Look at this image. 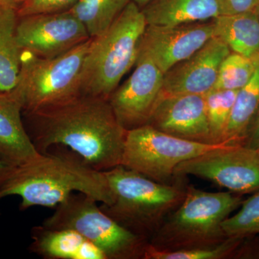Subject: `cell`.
I'll return each mask as SVG.
<instances>
[{
  "instance_id": "obj_19",
  "label": "cell",
  "mask_w": 259,
  "mask_h": 259,
  "mask_svg": "<svg viewBox=\"0 0 259 259\" xmlns=\"http://www.w3.org/2000/svg\"><path fill=\"white\" fill-rule=\"evenodd\" d=\"M17 10L0 9V95L11 93L21 67L22 50L16 37Z\"/></svg>"
},
{
  "instance_id": "obj_4",
  "label": "cell",
  "mask_w": 259,
  "mask_h": 259,
  "mask_svg": "<svg viewBox=\"0 0 259 259\" xmlns=\"http://www.w3.org/2000/svg\"><path fill=\"white\" fill-rule=\"evenodd\" d=\"M146 27L142 10L131 1L106 31L92 38L81 69V95L109 99L136 64Z\"/></svg>"
},
{
  "instance_id": "obj_24",
  "label": "cell",
  "mask_w": 259,
  "mask_h": 259,
  "mask_svg": "<svg viewBox=\"0 0 259 259\" xmlns=\"http://www.w3.org/2000/svg\"><path fill=\"white\" fill-rule=\"evenodd\" d=\"M238 237H228L217 245L175 250H162L149 243L145 250L146 259H221L231 254L238 245Z\"/></svg>"
},
{
  "instance_id": "obj_34",
  "label": "cell",
  "mask_w": 259,
  "mask_h": 259,
  "mask_svg": "<svg viewBox=\"0 0 259 259\" xmlns=\"http://www.w3.org/2000/svg\"><path fill=\"white\" fill-rule=\"evenodd\" d=\"M1 8H2V7H1V6H0V9H1Z\"/></svg>"
},
{
  "instance_id": "obj_22",
  "label": "cell",
  "mask_w": 259,
  "mask_h": 259,
  "mask_svg": "<svg viewBox=\"0 0 259 259\" xmlns=\"http://www.w3.org/2000/svg\"><path fill=\"white\" fill-rule=\"evenodd\" d=\"M238 91L212 89L204 95L213 144L226 143L224 141L225 134Z\"/></svg>"
},
{
  "instance_id": "obj_17",
  "label": "cell",
  "mask_w": 259,
  "mask_h": 259,
  "mask_svg": "<svg viewBox=\"0 0 259 259\" xmlns=\"http://www.w3.org/2000/svg\"><path fill=\"white\" fill-rule=\"evenodd\" d=\"M147 25H175L214 20L215 0H151L143 8Z\"/></svg>"
},
{
  "instance_id": "obj_35",
  "label": "cell",
  "mask_w": 259,
  "mask_h": 259,
  "mask_svg": "<svg viewBox=\"0 0 259 259\" xmlns=\"http://www.w3.org/2000/svg\"><path fill=\"white\" fill-rule=\"evenodd\" d=\"M24 1V0H23V2Z\"/></svg>"
},
{
  "instance_id": "obj_26",
  "label": "cell",
  "mask_w": 259,
  "mask_h": 259,
  "mask_svg": "<svg viewBox=\"0 0 259 259\" xmlns=\"http://www.w3.org/2000/svg\"><path fill=\"white\" fill-rule=\"evenodd\" d=\"M78 0H24L17 10L18 18L42 13H59L71 9Z\"/></svg>"
},
{
  "instance_id": "obj_14",
  "label": "cell",
  "mask_w": 259,
  "mask_h": 259,
  "mask_svg": "<svg viewBox=\"0 0 259 259\" xmlns=\"http://www.w3.org/2000/svg\"><path fill=\"white\" fill-rule=\"evenodd\" d=\"M219 37L214 36L190 57L163 76V95H205L212 90L221 63L231 53Z\"/></svg>"
},
{
  "instance_id": "obj_5",
  "label": "cell",
  "mask_w": 259,
  "mask_h": 259,
  "mask_svg": "<svg viewBox=\"0 0 259 259\" xmlns=\"http://www.w3.org/2000/svg\"><path fill=\"white\" fill-rule=\"evenodd\" d=\"M243 202L231 192L187 187L185 199L149 241L153 248L175 250L217 245L228 238L222 223Z\"/></svg>"
},
{
  "instance_id": "obj_11",
  "label": "cell",
  "mask_w": 259,
  "mask_h": 259,
  "mask_svg": "<svg viewBox=\"0 0 259 259\" xmlns=\"http://www.w3.org/2000/svg\"><path fill=\"white\" fill-rule=\"evenodd\" d=\"M136 69L109 97L114 113L126 130L147 125L163 88L164 74L146 56L138 54Z\"/></svg>"
},
{
  "instance_id": "obj_13",
  "label": "cell",
  "mask_w": 259,
  "mask_h": 259,
  "mask_svg": "<svg viewBox=\"0 0 259 259\" xmlns=\"http://www.w3.org/2000/svg\"><path fill=\"white\" fill-rule=\"evenodd\" d=\"M147 125L189 141L213 144L204 95L161 94Z\"/></svg>"
},
{
  "instance_id": "obj_16",
  "label": "cell",
  "mask_w": 259,
  "mask_h": 259,
  "mask_svg": "<svg viewBox=\"0 0 259 259\" xmlns=\"http://www.w3.org/2000/svg\"><path fill=\"white\" fill-rule=\"evenodd\" d=\"M30 251L45 259H107L98 247L71 229L42 226L31 230Z\"/></svg>"
},
{
  "instance_id": "obj_25",
  "label": "cell",
  "mask_w": 259,
  "mask_h": 259,
  "mask_svg": "<svg viewBox=\"0 0 259 259\" xmlns=\"http://www.w3.org/2000/svg\"><path fill=\"white\" fill-rule=\"evenodd\" d=\"M241 209L234 215L229 216L222 223L226 237L248 236L259 233V191L243 201Z\"/></svg>"
},
{
  "instance_id": "obj_23",
  "label": "cell",
  "mask_w": 259,
  "mask_h": 259,
  "mask_svg": "<svg viewBox=\"0 0 259 259\" xmlns=\"http://www.w3.org/2000/svg\"><path fill=\"white\" fill-rule=\"evenodd\" d=\"M258 61L259 58L251 59L236 53H230L221 63L213 89L241 90L253 77Z\"/></svg>"
},
{
  "instance_id": "obj_27",
  "label": "cell",
  "mask_w": 259,
  "mask_h": 259,
  "mask_svg": "<svg viewBox=\"0 0 259 259\" xmlns=\"http://www.w3.org/2000/svg\"><path fill=\"white\" fill-rule=\"evenodd\" d=\"M220 15L240 14L254 10L259 0H215Z\"/></svg>"
},
{
  "instance_id": "obj_15",
  "label": "cell",
  "mask_w": 259,
  "mask_h": 259,
  "mask_svg": "<svg viewBox=\"0 0 259 259\" xmlns=\"http://www.w3.org/2000/svg\"><path fill=\"white\" fill-rule=\"evenodd\" d=\"M23 106L10 93L0 95V161L22 166L38 152L22 120Z\"/></svg>"
},
{
  "instance_id": "obj_18",
  "label": "cell",
  "mask_w": 259,
  "mask_h": 259,
  "mask_svg": "<svg viewBox=\"0 0 259 259\" xmlns=\"http://www.w3.org/2000/svg\"><path fill=\"white\" fill-rule=\"evenodd\" d=\"M214 36L231 52L251 59L259 58V20L255 10L240 14L219 15L214 19Z\"/></svg>"
},
{
  "instance_id": "obj_10",
  "label": "cell",
  "mask_w": 259,
  "mask_h": 259,
  "mask_svg": "<svg viewBox=\"0 0 259 259\" xmlns=\"http://www.w3.org/2000/svg\"><path fill=\"white\" fill-rule=\"evenodd\" d=\"M16 37L22 51L42 59L62 55L91 38L69 10L18 18Z\"/></svg>"
},
{
  "instance_id": "obj_21",
  "label": "cell",
  "mask_w": 259,
  "mask_h": 259,
  "mask_svg": "<svg viewBox=\"0 0 259 259\" xmlns=\"http://www.w3.org/2000/svg\"><path fill=\"white\" fill-rule=\"evenodd\" d=\"M131 0H78L69 10L83 24L90 37L100 36L118 18Z\"/></svg>"
},
{
  "instance_id": "obj_32",
  "label": "cell",
  "mask_w": 259,
  "mask_h": 259,
  "mask_svg": "<svg viewBox=\"0 0 259 259\" xmlns=\"http://www.w3.org/2000/svg\"><path fill=\"white\" fill-rule=\"evenodd\" d=\"M255 13H256L257 15H258V18L259 20V4L258 5V6L255 8Z\"/></svg>"
},
{
  "instance_id": "obj_31",
  "label": "cell",
  "mask_w": 259,
  "mask_h": 259,
  "mask_svg": "<svg viewBox=\"0 0 259 259\" xmlns=\"http://www.w3.org/2000/svg\"><path fill=\"white\" fill-rule=\"evenodd\" d=\"M131 1L136 3V4L141 9H143L146 5H148V3L151 1V0H131Z\"/></svg>"
},
{
  "instance_id": "obj_1",
  "label": "cell",
  "mask_w": 259,
  "mask_h": 259,
  "mask_svg": "<svg viewBox=\"0 0 259 259\" xmlns=\"http://www.w3.org/2000/svg\"><path fill=\"white\" fill-rule=\"evenodd\" d=\"M27 115L32 126L29 136L39 153L63 146L98 171L121 164L127 131L108 99L79 95Z\"/></svg>"
},
{
  "instance_id": "obj_33",
  "label": "cell",
  "mask_w": 259,
  "mask_h": 259,
  "mask_svg": "<svg viewBox=\"0 0 259 259\" xmlns=\"http://www.w3.org/2000/svg\"><path fill=\"white\" fill-rule=\"evenodd\" d=\"M256 151H257V152H258V155H259V148H258V149H257Z\"/></svg>"
},
{
  "instance_id": "obj_8",
  "label": "cell",
  "mask_w": 259,
  "mask_h": 259,
  "mask_svg": "<svg viewBox=\"0 0 259 259\" xmlns=\"http://www.w3.org/2000/svg\"><path fill=\"white\" fill-rule=\"evenodd\" d=\"M226 145L180 139L145 125L127 131L120 165L156 182L169 184L181 163Z\"/></svg>"
},
{
  "instance_id": "obj_12",
  "label": "cell",
  "mask_w": 259,
  "mask_h": 259,
  "mask_svg": "<svg viewBox=\"0 0 259 259\" xmlns=\"http://www.w3.org/2000/svg\"><path fill=\"white\" fill-rule=\"evenodd\" d=\"M214 36V20L175 25H147L138 54L147 56L165 74Z\"/></svg>"
},
{
  "instance_id": "obj_3",
  "label": "cell",
  "mask_w": 259,
  "mask_h": 259,
  "mask_svg": "<svg viewBox=\"0 0 259 259\" xmlns=\"http://www.w3.org/2000/svg\"><path fill=\"white\" fill-rule=\"evenodd\" d=\"M113 195L100 207L120 226L149 243L162 223L182 203L187 188L161 183L122 165L105 171Z\"/></svg>"
},
{
  "instance_id": "obj_6",
  "label": "cell",
  "mask_w": 259,
  "mask_h": 259,
  "mask_svg": "<svg viewBox=\"0 0 259 259\" xmlns=\"http://www.w3.org/2000/svg\"><path fill=\"white\" fill-rule=\"evenodd\" d=\"M91 40L52 59L22 51L18 81L10 94L24 111L32 113L81 95V69Z\"/></svg>"
},
{
  "instance_id": "obj_29",
  "label": "cell",
  "mask_w": 259,
  "mask_h": 259,
  "mask_svg": "<svg viewBox=\"0 0 259 259\" xmlns=\"http://www.w3.org/2000/svg\"><path fill=\"white\" fill-rule=\"evenodd\" d=\"M15 166H11L8 163L0 161V188L8 180Z\"/></svg>"
},
{
  "instance_id": "obj_20",
  "label": "cell",
  "mask_w": 259,
  "mask_h": 259,
  "mask_svg": "<svg viewBox=\"0 0 259 259\" xmlns=\"http://www.w3.org/2000/svg\"><path fill=\"white\" fill-rule=\"evenodd\" d=\"M259 110V61L249 82L238 90L224 136L228 145H243Z\"/></svg>"
},
{
  "instance_id": "obj_2",
  "label": "cell",
  "mask_w": 259,
  "mask_h": 259,
  "mask_svg": "<svg viewBox=\"0 0 259 259\" xmlns=\"http://www.w3.org/2000/svg\"><path fill=\"white\" fill-rule=\"evenodd\" d=\"M76 192L101 204L113 201L105 171L88 166L76 154L40 153L28 163L15 167L0 188V199L18 196L23 211L35 206L56 207Z\"/></svg>"
},
{
  "instance_id": "obj_9",
  "label": "cell",
  "mask_w": 259,
  "mask_h": 259,
  "mask_svg": "<svg viewBox=\"0 0 259 259\" xmlns=\"http://www.w3.org/2000/svg\"><path fill=\"white\" fill-rule=\"evenodd\" d=\"M192 175L239 194L259 191V155L243 145H226L177 167L175 177Z\"/></svg>"
},
{
  "instance_id": "obj_30",
  "label": "cell",
  "mask_w": 259,
  "mask_h": 259,
  "mask_svg": "<svg viewBox=\"0 0 259 259\" xmlns=\"http://www.w3.org/2000/svg\"><path fill=\"white\" fill-rule=\"evenodd\" d=\"M23 0H0V6L18 10Z\"/></svg>"
},
{
  "instance_id": "obj_7",
  "label": "cell",
  "mask_w": 259,
  "mask_h": 259,
  "mask_svg": "<svg viewBox=\"0 0 259 259\" xmlns=\"http://www.w3.org/2000/svg\"><path fill=\"white\" fill-rule=\"evenodd\" d=\"M97 202L86 194H71L42 225L78 232L98 247L107 259L144 258L148 242L118 224Z\"/></svg>"
},
{
  "instance_id": "obj_28",
  "label": "cell",
  "mask_w": 259,
  "mask_h": 259,
  "mask_svg": "<svg viewBox=\"0 0 259 259\" xmlns=\"http://www.w3.org/2000/svg\"><path fill=\"white\" fill-rule=\"evenodd\" d=\"M243 146L253 150L259 148V110L250 126Z\"/></svg>"
}]
</instances>
